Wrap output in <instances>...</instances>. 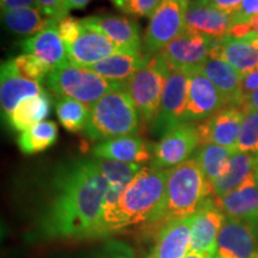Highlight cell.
Returning a JSON list of instances; mask_svg holds the SVG:
<instances>
[{"mask_svg":"<svg viewBox=\"0 0 258 258\" xmlns=\"http://www.w3.org/2000/svg\"><path fill=\"white\" fill-rule=\"evenodd\" d=\"M109 183L96 159L70 161L56 170L40 228L49 239L104 237L103 214Z\"/></svg>","mask_w":258,"mask_h":258,"instance_id":"cell-1","label":"cell"},{"mask_svg":"<svg viewBox=\"0 0 258 258\" xmlns=\"http://www.w3.org/2000/svg\"><path fill=\"white\" fill-rule=\"evenodd\" d=\"M166 179L167 170L141 167L117 201L104 205V237L132 226L160 224L165 212Z\"/></svg>","mask_w":258,"mask_h":258,"instance_id":"cell-2","label":"cell"},{"mask_svg":"<svg viewBox=\"0 0 258 258\" xmlns=\"http://www.w3.org/2000/svg\"><path fill=\"white\" fill-rule=\"evenodd\" d=\"M213 198L211 183L195 158L167 170L166 202L160 224L191 217Z\"/></svg>","mask_w":258,"mask_h":258,"instance_id":"cell-3","label":"cell"},{"mask_svg":"<svg viewBox=\"0 0 258 258\" xmlns=\"http://www.w3.org/2000/svg\"><path fill=\"white\" fill-rule=\"evenodd\" d=\"M141 117L127 88L106 93L91 106V116L85 135L91 141L135 135L140 129Z\"/></svg>","mask_w":258,"mask_h":258,"instance_id":"cell-4","label":"cell"},{"mask_svg":"<svg viewBox=\"0 0 258 258\" xmlns=\"http://www.w3.org/2000/svg\"><path fill=\"white\" fill-rule=\"evenodd\" d=\"M46 85L57 97H70L92 106L106 93L127 88V83H116L105 79L88 69L77 67L70 62L50 70Z\"/></svg>","mask_w":258,"mask_h":258,"instance_id":"cell-5","label":"cell"},{"mask_svg":"<svg viewBox=\"0 0 258 258\" xmlns=\"http://www.w3.org/2000/svg\"><path fill=\"white\" fill-rule=\"evenodd\" d=\"M169 64L160 54L148 57L146 66L127 82V92L137 106L141 121L153 125L170 72Z\"/></svg>","mask_w":258,"mask_h":258,"instance_id":"cell-6","label":"cell"},{"mask_svg":"<svg viewBox=\"0 0 258 258\" xmlns=\"http://www.w3.org/2000/svg\"><path fill=\"white\" fill-rule=\"evenodd\" d=\"M189 2L185 0H163L156 12L150 18L145 48L147 55L159 54L170 42L178 37L185 30V12Z\"/></svg>","mask_w":258,"mask_h":258,"instance_id":"cell-7","label":"cell"},{"mask_svg":"<svg viewBox=\"0 0 258 258\" xmlns=\"http://www.w3.org/2000/svg\"><path fill=\"white\" fill-rule=\"evenodd\" d=\"M190 74L180 70H170L157 118L152 125L153 133L163 137L167 132L186 122Z\"/></svg>","mask_w":258,"mask_h":258,"instance_id":"cell-8","label":"cell"},{"mask_svg":"<svg viewBox=\"0 0 258 258\" xmlns=\"http://www.w3.org/2000/svg\"><path fill=\"white\" fill-rule=\"evenodd\" d=\"M218 38H212L185 29L178 37L160 51V55L166 61L170 69L195 72L209 59L212 48Z\"/></svg>","mask_w":258,"mask_h":258,"instance_id":"cell-9","label":"cell"},{"mask_svg":"<svg viewBox=\"0 0 258 258\" xmlns=\"http://www.w3.org/2000/svg\"><path fill=\"white\" fill-rule=\"evenodd\" d=\"M199 146L198 125L185 122L167 132L161 137L159 143L154 145L151 165L163 170L172 169L190 159L189 157Z\"/></svg>","mask_w":258,"mask_h":258,"instance_id":"cell-10","label":"cell"},{"mask_svg":"<svg viewBox=\"0 0 258 258\" xmlns=\"http://www.w3.org/2000/svg\"><path fill=\"white\" fill-rule=\"evenodd\" d=\"M258 253V227L226 217L219 233L214 258H253Z\"/></svg>","mask_w":258,"mask_h":258,"instance_id":"cell-11","label":"cell"},{"mask_svg":"<svg viewBox=\"0 0 258 258\" xmlns=\"http://www.w3.org/2000/svg\"><path fill=\"white\" fill-rule=\"evenodd\" d=\"M244 112L240 106H225L198 124L200 146L215 144L237 151Z\"/></svg>","mask_w":258,"mask_h":258,"instance_id":"cell-12","label":"cell"},{"mask_svg":"<svg viewBox=\"0 0 258 258\" xmlns=\"http://www.w3.org/2000/svg\"><path fill=\"white\" fill-rule=\"evenodd\" d=\"M85 28L104 35L127 51H140V29L133 19L117 15H97L82 19Z\"/></svg>","mask_w":258,"mask_h":258,"instance_id":"cell-13","label":"cell"},{"mask_svg":"<svg viewBox=\"0 0 258 258\" xmlns=\"http://www.w3.org/2000/svg\"><path fill=\"white\" fill-rule=\"evenodd\" d=\"M69 61L77 67L93 66L116 54L128 53L104 35L84 27V30L72 46L66 48Z\"/></svg>","mask_w":258,"mask_h":258,"instance_id":"cell-14","label":"cell"},{"mask_svg":"<svg viewBox=\"0 0 258 258\" xmlns=\"http://www.w3.org/2000/svg\"><path fill=\"white\" fill-rule=\"evenodd\" d=\"M226 215L215 206L211 198L192 215L191 246L190 251H198L215 256L219 233Z\"/></svg>","mask_w":258,"mask_h":258,"instance_id":"cell-15","label":"cell"},{"mask_svg":"<svg viewBox=\"0 0 258 258\" xmlns=\"http://www.w3.org/2000/svg\"><path fill=\"white\" fill-rule=\"evenodd\" d=\"M46 92L40 83L32 82L19 74L15 60L10 59L2 63L0 69V105L3 117L11 114L22 101L29 97Z\"/></svg>","mask_w":258,"mask_h":258,"instance_id":"cell-16","label":"cell"},{"mask_svg":"<svg viewBox=\"0 0 258 258\" xmlns=\"http://www.w3.org/2000/svg\"><path fill=\"white\" fill-rule=\"evenodd\" d=\"M189 93L186 104V122L207 120L225 108L224 99L214 84L199 71L189 73Z\"/></svg>","mask_w":258,"mask_h":258,"instance_id":"cell-17","label":"cell"},{"mask_svg":"<svg viewBox=\"0 0 258 258\" xmlns=\"http://www.w3.org/2000/svg\"><path fill=\"white\" fill-rule=\"evenodd\" d=\"M215 206L226 217L251 222L258 227V185L256 171L239 188L220 198H213Z\"/></svg>","mask_w":258,"mask_h":258,"instance_id":"cell-18","label":"cell"},{"mask_svg":"<svg viewBox=\"0 0 258 258\" xmlns=\"http://www.w3.org/2000/svg\"><path fill=\"white\" fill-rule=\"evenodd\" d=\"M192 215L161 225L156 245L148 258H183L191 246Z\"/></svg>","mask_w":258,"mask_h":258,"instance_id":"cell-19","label":"cell"},{"mask_svg":"<svg viewBox=\"0 0 258 258\" xmlns=\"http://www.w3.org/2000/svg\"><path fill=\"white\" fill-rule=\"evenodd\" d=\"M185 27L212 38H222L227 36L233 22L231 15L194 0L186 8Z\"/></svg>","mask_w":258,"mask_h":258,"instance_id":"cell-20","label":"cell"},{"mask_svg":"<svg viewBox=\"0 0 258 258\" xmlns=\"http://www.w3.org/2000/svg\"><path fill=\"white\" fill-rule=\"evenodd\" d=\"M57 23L59 22L50 21L43 30L19 43L24 54L40 57L51 70L69 62L66 47L57 30Z\"/></svg>","mask_w":258,"mask_h":258,"instance_id":"cell-21","label":"cell"},{"mask_svg":"<svg viewBox=\"0 0 258 258\" xmlns=\"http://www.w3.org/2000/svg\"><path fill=\"white\" fill-rule=\"evenodd\" d=\"M214 84L224 99L225 106H241L245 102V96L241 90V74L226 61L209 59L200 69Z\"/></svg>","mask_w":258,"mask_h":258,"instance_id":"cell-22","label":"cell"},{"mask_svg":"<svg viewBox=\"0 0 258 258\" xmlns=\"http://www.w3.org/2000/svg\"><path fill=\"white\" fill-rule=\"evenodd\" d=\"M95 158L123 163L141 164L152 160V153L144 139L138 135H127L101 141L92 150Z\"/></svg>","mask_w":258,"mask_h":258,"instance_id":"cell-23","label":"cell"},{"mask_svg":"<svg viewBox=\"0 0 258 258\" xmlns=\"http://www.w3.org/2000/svg\"><path fill=\"white\" fill-rule=\"evenodd\" d=\"M209 57L226 61L241 76L258 70V50L246 38H218Z\"/></svg>","mask_w":258,"mask_h":258,"instance_id":"cell-24","label":"cell"},{"mask_svg":"<svg viewBox=\"0 0 258 258\" xmlns=\"http://www.w3.org/2000/svg\"><path fill=\"white\" fill-rule=\"evenodd\" d=\"M148 57L140 51H128L116 54L86 69L112 82L127 83L138 71L146 66Z\"/></svg>","mask_w":258,"mask_h":258,"instance_id":"cell-25","label":"cell"},{"mask_svg":"<svg viewBox=\"0 0 258 258\" xmlns=\"http://www.w3.org/2000/svg\"><path fill=\"white\" fill-rule=\"evenodd\" d=\"M258 166V154L237 151L231 157L227 170L220 178L212 183L213 198H220L243 184Z\"/></svg>","mask_w":258,"mask_h":258,"instance_id":"cell-26","label":"cell"},{"mask_svg":"<svg viewBox=\"0 0 258 258\" xmlns=\"http://www.w3.org/2000/svg\"><path fill=\"white\" fill-rule=\"evenodd\" d=\"M51 109V99L47 92L29 97L16 106L11 114L6 116V121L15 131H27L32 125L40 123L49 115Z\"/></svg>","mask_w":258,"mask_h":258,"instance_id":"cell-27","label":"cell"},{"mask_svg":"<svg viewBox=\"0 0 258 258\" xmlns=\"http://www.w3.org/2000/svg\"><path fill=\"white\" fill-rule=\"evenodd\" d=\"M2 21L6 30L11 34L30 36L43 30L51 19L42 17L36 8H24L2 12Z\"/></svg>","mask_w":258,"mask_h":258,"instance_id":"cell-28","label":"cell"},{"mask_svg":"<svg viewBox=\"0 0 258 258\" xmlns=\"http://www.w3.org/2000/svg\"><path fill=\"white\" fill-rule=\"evenodd\" d=\"M237 152L232 148L222 147L215 144L201 145L196 151L195 158L201 166L208 182L212 183L220 178L227 170L230 159Z\"/></svg>","mask_w":258,"mask_h":258,"instance_id":"cell-29","label":"cell"},{"mask_svg":"<svg viewBox=\"0 0 258 258\" xmlns=\"http://www.w3.org/2000/svg\"><path fill=\"white\" fill-rule=\"evenodd\" d=\"M59 129L55 122L42 121L19 135L17 145L24 154L43 152L56 143Z\"/></svg>","mask_w":258,"mask_h":258,"instance_id":"cell-30","label":"cell"},{"mask_svg":"<svg viewBox=\"0 0 258 258\" xmlns=\"http://www.w3.org/2000/svg\"><path fill=\"white\" fill-rule=\"evenodd\" d=\"M55 110L60 123L70 133H79L88 127L91 116L90 105L70 97H57Z\"/></svg>","mask_w":258,"mask_h":258,"instance_id":"cell-31","label":"cell"},{"mask_svg":"<svg viewBox=\"0 0 258 258\" xmlns=\"http://www.w3.org/2000/svg\"><path fill=\"white\" fill-rule=\"evenodd\" d=\"M95 159L108 180L109 185L120 186L123 189H125V186L132 182V179L143 167L140 166V164L123 163V161L101 159V158H95Z\"/></svg>","mask_w":258,"mask_h":258,"instance_id":"cell-32","label":"cell"},{"mask_svg":"<svg viewBox=\"0 0 258 258\" xmlns=\"http://www.w3.org/2000/svg\"><path fill=\"white\" fill-rule=\"evenodd\" d=\"M240 108L243 109L244 117L237 151L258 154V111L246 102H244Z\"/></svg>","mask_w":258,"mask_h":258,"instance_id":"cell-33","label":"cell"},{"mask_svg":"<svg viewBox=\"0 0 258 258\" xmlns=\"http://www.w3.org/2000/svg\"><path fill=\"white\" fill-rule=\"evenodd\" d=\"M14 60L19 74L24 78L32 80V82L41 83L42 80L47 78L51 70L40 57L32 55V54L23 53L21 55L14 57Z\"/></svg>","mask_w":258,"mask_h":258,"instance_id":"cell-34","label":"cell"},{"mask_svg":"<svg viewBox=\"0 0 258 258\" xmlns=\"http://www.w3.org/2000/svg\"><path fill=\"white\" fill-rule=\"evenodd\" d=\"M57 30H59L61 40L63 41L64 47L69 48L78 40L84 30V25L82 19H76L72 16H66L60 19L57 23Z\"/></svg>","mask_w":258,"mask_h":258,"instance_id":"cell-35","label":"cell"},{"mask_svg":"<svg viewBox=\"0 0 258 258\" xmlns=\"http://www.w3.org/2000/svg\"><path fill=\"white\" fill-rule=\"evenodd\" d=\"M35 8L46 18L56 22L69 16L70 12L66 8V0H36Z\"/></svg>","mask_w":258,"mask_h":258,"instance_id":"cell-36","label":"cell"},{"mask_svg":"<svg viewBox=\"0 0 258 258\" xmlns=\"http://www.w3.org/2000/svg\"><path fill=\"white\" fill-rule=\"evenodd\" d=\"M258 15V0H243L237 11L231 15L234 24L250 23L254 16Z\"/></svg>","mask_w":258,"mask_h":258,"instance_id":"cell-37","label":"cell"},{"mask_svg":"<svg viewBox=\"0 0 258 258\" xmlns=\"http://www.w3.org/2000/svg\"><path fill=\"white\" fill-rule=\"evenodd\" d=\"M163 0H131L128 6V15L151 18Z\"/></svg>","mask_w":258,"mask_h":258,"instance_id":"cell-38","label":"cell"},{"mask_svg":"<svg viewBox=\"0 0 258 258\" xmlns=\"http://www.w3.org/2000/svg\"><path fill=\"white\" fill-rule=\"evenodd\" d=\"M241 3H243V0H207L203 4H208L212 8L220 10V11L226 12L228 15H232L239 9Z\"/></svg>","mask_w":258,"mask_h":258,"instance_id":"cell-39","label":"cell"},{"mask_svg":"<svg viewBox=\"0 0 258 258\" xmlns=\"http://www.w3.org/2000/svg\"><path fill=\"white\" fill-rule=\"evenodd\" d=\"M241 90L244 96H249L258 90V70L241 76Z\"/></svg>","mask_w":258,"mask_h":258,"instance_id":"cell-40","label":"cell"},{"mask_svg":"<svg viewBox=\"0 0 258 258\" xmlns=\"http://www.w3.org/2000/svg\"><path fill=\"white\" fill-rule=\"evenodd\" d=\"M106 253L103 258H134L131 249L123 244H115L108 246Z\"/></svg>","mask_w":258,"mask_h":258,"instance_id":"cell-41","label":"cell"},{"mask_svg":"<svg viewBox=\"0 0 258 258\" xmlns=\"http://www.w3.org/2000/svg\"><path fill=\"white\" fill-rule=\"evenodd\" d=\"M0 5H2V12H5L16 9L35 8L36 0H0Z\"/></svg>","mask_w":258,"mask_h":258,"instance_id":"cell-42","label":"cell"},{"mask_svg":"<svg viewBox=\"0 0 258 258\" xmlns=\"http://www.w3.org/2000/svg\"><path fill=\"white\" fill-rule=\"evenodd\" d=\"M91 0H66V8L71 10H84L90 4Z\"/></svg>","mask_w":258,"mask_h":258,"instance_id":"cell-43","label":"cell"},{"mask_svg":"<svg viewBox=\"0 0 258 258\" xmlns=\"http://www.w3.org/2000/svg\"><path fill=\"white\" fill-rule=\"evenodd\" d=\"M110 2L112 3V5H114L116 9L120 10V11L123 12V14H127L131 0H110Z\"/></svg>","mask_w":258,"mask_h":258,"instance_id":"cell-44","label":"cell"},{"mask_svg":"<svg viewBox=\"0 0 258 258\" xmlns=\"http://www.w3.org/2000/svg\"><path fill=\"white\" fill-rule=\"evenodd\" d=\"M245 102H246L247 104H250L253 109H256V110L258 111V90L252 93H250L249 96L245 97Z\"/></svg>","mask_w":258,"mask_h":258,"instance_id":"cell-45","label":"cell"},{"mask_svg":"<svg viewBox=\"0 0 258 258\" xmlns=\"http://www.w3.org/2000/svg\"><path fill=\"white\" fill-rule=\"evenodd\" d=\"M183 258H214L212 254L205 252H198V251H189Z\"/></svg>","mask_w":258,"mask_h":258,"instance_id":"cell-46","label":"cell"},{"mask_svg":"<svg viewBox=\"0 0 258 258\" xmlns=\"http://www.w3.org/2000/svg\"><path fill=\"white\" fill-rule=\"evenodd\" d=\"M249 24L251 27V31H252L253 34H256L258 36V15H256L252 19H251Z\"/></svg>","mask_w":258,"mask_h":258,"instance_id":"cell-47","label":"cell"},{"mask_svg":"<svg viewBox=\"0 0 258 258\" xmlns=\"http://www.w3.org/2000/svg\"><path fill=\"white\" fill-rule=\"evenodd\" d=\"M246 40L250 41L251 43H252V46L258 50V36H257L256 34H253V32H251L249 36L246 37Z\"/></svg>","mask_w":258,"mask_h":258,"instance_id":"cell-48","label":"cell"},{"mask_svg":"<svg viewBox=\"0 0 258 258\" xmlns=\"http://www.w3.org/2000/svg\"><path fill=\"white\" fill-rule=\"evenodd\" d=\"M256 182H257V185H258V166L256 169Z\"/></svg>","mask_w":258,"mask_h":258,"instance_id":"cell-49","label":"cell"},{"mask_svg":"<svg viewBox=\"0 0 258 258\" xmlns=\"http://www.w3.org/2000/svg\"><path fill=\"white\" fill-rule=\"evenodd\" d=\"M196 2H200V3H206L207 0H196Z\"/></svg>","mask_w":258,"mask_h":258,"instance_id":"cell-50","label":"cell"},{"mask_svg":"<svg viewBox=\"0 0 258 258\" xmlns=\"http://www.w3.org/2000/svg\"><path fill=\"white\" fill-rule=\"evenodd\" d=\"M253 258H258V253H257V254H256V256H254Z\"/></svg>","mask_w":258,"mask_h":258,"instance_id":"cell-51","label":"cell"},{"mask_svg":"<svg viewBox=\"0 0 258 258\" xmlns=\"http://www.w3.org/2000/svg\"><path fill=\"white\" fill-rule=\"evenodd\" d=\"M185 2H189V0H185Z\"/></svg>","mask_w":258,"mask_h":258,"instance_id":"cell-52","label":"cell"}]
</instances>
